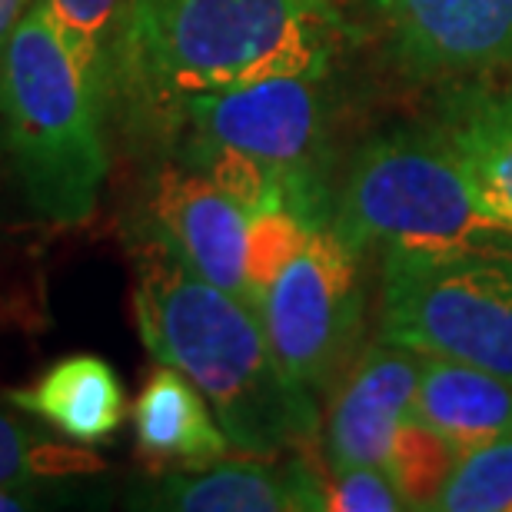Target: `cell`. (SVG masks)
Listing matches in <instances>:
<instances>
[{"label": "cell", "mask_w": 512, "mask_h": 512, "mask_svg": "<svg viewBox=\"0 0 512 512\" xmlns=\"http://www.w3.org/2000/svg\"><path fill=\"white\" fill-rule=\"evenodd\" d=\"M350 24L333 0H127L114 110L163 124L183 100L280 74H333Z\"/></svg>", "instance_id": "cell-1"}, {"label": "cell", "mask_w": 512, "mask_h": 512, "mask_svg": "<svg viewBox=\"0 0 512 512\" xmlns=\"http://www.w3.org/2000/svg\"><path fill=\"white\" fill-rule=\"evenodd\" d=\"M133 240V316L157 363L207 396L230 446L283 456L320 433V399L283 370L260 313L193 273L157 237Z\"/></svg>", "instance_id": "cell-2"}, {"label": "cell", "mask_w": 512, "mask_h": 512, "mask_svg": "<svg viewBox=\"0 0 512 512\" xmlns=\"http://www.w3.org/2000/svg\"><path fill=\"white\" fill-rule=\"evenodd\" d=\"M330 74H280L183 100L157 127L177 163L227 190L247 213L290 210L330 227L326 124Z\"/></svg>", "instance_id": "cell-3"}, {"label": "cell", "mask_w": 512, "mask_h": 512, "mask_svg": "<svg viewBox=\"0 0 512 512\" xmlns=\"http://www.w3.org/2000/svg\"><path fill=\"white\" fill-rule=\"evenodd\" d=\"M107 107L34 0L0 54V133L40 220L80 227L110 173Z\"/></svg>", "instance_id": "cell-4"}, {"label": "cell", "mask_w": 512, "mask_h": 512, "mask_svg": "<svg viewBox=\"0 0 512 512\" xmlns=\"http://www.w3.org/2000/svg\"><path fill=\"white\" fill-rule=\"evenodd\" d=\"M380 333L512 383V237L386 247Z\"/></svg>", "instance_id": "cell-5"}, {"label": "cell", "mask_w": 512, "mask_h": 512, "mask_svg": "<svg viewBox=\"0 0 512 512\" xmlns=\"http://www.w3.org/2000/svg\"><path fill=\"white\" fill-rule=\"evenodd\" d=\"M330 230L353 250L512 237L433 124L373 137L333 200Z\"/></svg>", "instance_id": "cell-6"}, {"label": "cell", "mask_w": 512, "mask_h": 512, "mask_svg": "<svg viewBox=\"0 0 512 512\" xmlns=\"http://www.w3.org/2000/svg\"><path fill=\"white\" fill-rule=\"evenodd\" d=\"M360 250L316 227L260 303L263 330L283 370L320 399L343 383L363 330Z\"/></svg>", "instance_id": "cell-7"}, {"label": "cell", "mask_w": 512, "mask_h": 512, "mask_svg": "<svg viewBox=\"0 0 512 512\" xmlns=\"http://www.w3.org/2000/svg\"><path fill=\"white\" fill-rule=\"evenodd\" d=\"M389 60L409 80L512 67V0H366Z\"/></svg>", "instance_id": "cell-8"}, {"label": "cell", "mask_w": 512, "mask_h": 512, "mask_svg": "<svg viewBox=\"0 0 512 512\" xmlns=\"http://www.w3.org/2000/svg\"><path fill=\"white\" fill-rule=\"evenodd\" d=\"M140 227L207 283L247 300L250 213L210 177L183 163L160 167L147 187Z\"/></svg>", "instance_id": "cell-9"}, {"label": "cell", "mask_w": 512, "mask_h": 512, "mask_svg": "<svg viewBox=\"0 0 512 512\" xmlns=\"http://www.w3.org/2000/svg\"><path fill=\"white\" fill-rule=\"evenodd\" d=\"M419 366L423 356L389 340L373 343L353 363L326 416L323 443L330 473L386 463L399 423L413 416Z\"/></svg>", "instance_id": "cell-10"}, {"label": "cell", "mask_w": 512, "mask_h": 512, "mask_svg": "<svg viewBox=\"0 0 512 512\" xmlns=\"http://www.w3.org/2000/svg\"><path fill=\"white\" fill-rule=\"evenodd\" d=\"M143 506L177 512H316L326 509V479L300 456L217 459L160 479Z\"/></svg>", "instance_id": "cell-11"}, {"label": "cell", "mask_w": 512, "mask_h": 512, "mask_svg": "<svg viewBox=\"0 0 512 512\" xmlns=\"http://www.w3.org/2000/svg\"><path fill=\"white\" fill-rule=\"evenodd\" d=\"M413 416L446 436L459 456H469L512 439V383L479 366L423 356Z\"/></svg>", "instance_id": "cell-12"}, {"label": "cell", "mask_w": 512, "mask_h": 512, "mask_svg": "<svg viewBox=\"0 0 512 512\" xmlns=\"http://www.w3.org/2000/svg\"><path fill=\"white\" fill-rule=\"evenodd\" d=\"M133 433L140 456L167 469L210 466L233 449L207 396L170 363H160L143 383L133 406Z\"/></svg>", "instance_id": "cell-13"}, {"label": "cell", "mask_w": 512, "mask_h": 512, "mask_svg": "<svg viewBox=\"0 0 512 512\" xmlns=\"http://www.w3.org/2000/svg\"><path fill=\"white\" fill-rule=\"evenodd\" d=\"M7 399L27 416L54 426L74 443L100 446L117 433L127 413L120 376L94 353L64 356L50 363L34 383L10 389Z\"/></svg>", "instance_id": "cell-14"}, {"label": "cell", "mask_w": 512, "mask_h": 512, "mask_svg": "<svg viewBox=\"0 0 512 512\" xmlns=\"http://www.w3.org/2000/svg\"><path fill=\"white\" fill-rule=\"evenodd\" d=\"M433 127L512 233V87L466 84L449 90Z\"/></svg>", "instance_id": "cell-15"}, {"label": "cell", "mask_w": 512, "mask_h": 512, "mask_svg": "<svg viewBox=\"0 0 512 512\" xmlns=\"http://www.w3.org/2000/svg\"><path fill=\"white\" fill-rule=\"evenodd\" d=\"M54 30L87 74L90 87L114 114V77H117V44L124 27L127 0H40Z\"/></svg>", "instance_id": "cell-16"}, {"label": "cell", "mask_w": 512, "mask_h": 512, "mask_svg": "<svg viewBox=\"0 0 512 512\" xmlns=\"http://www.w3.org/2000/svg\"><path fill=\"white\" fill-rule=\"evenodd\" d=\"M104 469V459L90 453L84 443H60L30 429L7 413H0V489H17L50 483V479L90 476Z\"/></svg>", "instance_id": "cell-17"}, {"label": "cell", "mask_w": 512, "mask_h": 512, "mask_svg": "<svg viewBox=\"0 0 512 512\" xmlns=\"http://www.w3.org/2000/svg\"><path fill=\"white\" fill-rule=\"evenodd\" d=\"M459 459L463 456L446 436H439L423 419L406 416L396 429L383 469L399 489L406 509H436Z\"/></svg>", "instance_id": "cell-18"}, {"label": "cell", "mask_w": 512, "mask_h": 512, "mask_svg": "<svg viewBox=\"0 0 512 512\" xmlns=\"http://www.w3.org/2000/svg\"><path fill=\"white\" fill-rule=\"evenodd\" d=\"M439 512H509L512 509V439L459 459L436 503Z\"/></svg>", "instance_id": "cell-19"}, {"label": "cell", "mask_w": 512, "mask_h": 512, "mask_svg": "<svg viewBox=\"0 0 512 512\" xmlns=\"http://www.w3.org/2000/svg\"><path fill=\"white\" fill-rule=\"evenodd\" d=\"M306 220H300L290 210H260L250 213V230H247V300L253 310H260L266 290L276 283L286 266L293 263V256L306 247L310 233Z\"/></svg>", "instance_id": "cell-20"}, {"label": "cell", "mask_w": 512, "mask_h": 512, "mask_svg": "<svg viewBox=\"0 0 512 512\" xmlns=\"http://www.w3.org/2000/svg\"><path fill=\"white\" fill-rule=\"evenodd\" d=\"M326 509L333 512H396L403 496L383 466H353L326 473Z\"/></svg>", "instance_id": "cell-21"}, {"label": "cell", "mask_w": 512, "mask_h": 512, "mask_svg": "<svg viewBox=\"0 0 512 512\" xmlns=\"http://www.w3.org/2000/svg\"><path fill=\"white\" fill-rule=\"evenodd\" d=\"M30 7H34V0H0V54H4L10 34L17 30Z\"/></svg>", "instance_id": "cell-22"}, {"label": "cell", "mask_w": 512, "mask_h": 512, "mask_svg": "<svg viewBox=\"0 0 512 512\" xmlns=\"http://www.w3.org/2000/svg\"><path fill=\"white\" fill-rule=\"evenodd\" d=\"M20 509H27L24 493H17V489H0V512H20Z\"/></svg>", "instance_id": "cell-23"}]
</instances>
